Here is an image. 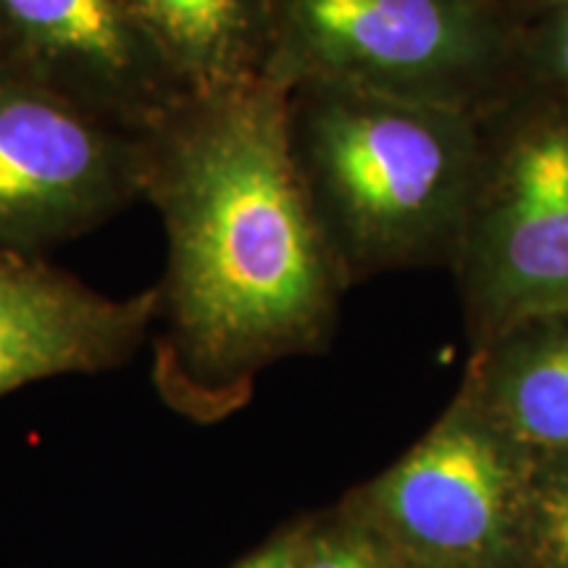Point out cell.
Listing matches in <instances>:
<instances>
[{
    "instance_id": "cell-1",
    "label": "cell",
    "mask_w": 568,
    "mask_h": 568,
    "mask_svg": "<svg viewBox=\"0 0 568 568\" xmlns=\"http://www.w3.org/2000/svg\"><path fill=\"white\" fill-rule=\"evenodd\" d=\"M287 95L266 71L184 92L142 132L145 187L169 240L155 345L163 395L237 379L316 351L335 326L347 276L305 193Z\"/></svg>"
},
{
    "instance_id": "cell-2",
    "label": "cell",
    "mask_w": 568,
    "mask_h": 568,
    "mask_svg": "<svg viewBox=\"0 0 568 568\" xmlns=\"http://www.w3.org/2000/svg\"><path fill=\"white\" fill-rule=\"evenodd\" d=\"M290 148L347 282L453 266L479 161V116L345 84L287 95Z\"/></svg>"
},
{
    "instance_id": "cell-3",
    "label": "cell",
    "mask_w": 568,
    "mask_h": 568,
    "mask_svg": "<svg viewBox=\"0 0 568 568\" xmlns=\"http://www.w3.org/2000/svg\"><path fill=\"white\" fill-rule=\"evenodd\" d=\"M264 71L479 116L524 84L521 24L495 0H266Z\"/></svg>"
},
{
    "instance_id": "cell-4",
    "label": "cell",
    "mask_w": 568,
    "mask_h": 568,
    "mask_svg": "<svg viewBox=\"0 0 568 568\" xmlns=\"http://www.w3.org/2000/svg\"><path fill=\"white\" fill-rule=\"evenodd\" d=\"M453 268L485 347L568 316V101L524 82L479 113V161Z\"/></svg>"
},
{
    "instance_id": "cell-5",
    "label": "cell",
    "mask_w": 568,
    "mask_h": 568,
    "mask_svg": "<svg viewBox=\"0 0 568 568\" xmlns=\"http://www.w3.org/2000/svg\"><path fill=\"white\" fill-rule=\"evenodd\" d=\"M145 187V142L0 63V245L71 237Z\"/></svg>"
},
{
    "instance_id": "cell-6",
    "label": "cell",
    "mask_w": 568,
    "mask_h": 568,
    "mask_svg": "<svg viewBox=\"0 0 568 568\" xmlns=\"http://www.w3.org/2000/svg\"><path fill=\"white\" fill-rule=\"evenodd\" d=\"M529 495L510 443L489 422L447 416L376 481L372 508L395 542L429 566L500 560L527 527Z\"/></svg>"
},
{
    "instance_id": "cell-7",
    "label": "cell",
    "mask_w": 568,
    "mask_h": 568,
    "mask_svg": "<svg viewBox=\"0 0 568 568\" xmlns=\"http://www.w3.org/2000/svg\"><path fill=\"white\" fill-rule=\"evenodd\" d=\"M0 63L130 132L184 95L130 0H0Z\"/></svg>"
},
{
    "instance_id": "cell-8",
    "label": "cell",
    "mask_w": 568,
    "mask_h": 568,
    "mask_svg": "<svg viewBox=\"0 0 568 568\" xmlns=\"http://www.w3.org/2000/svg\"><path fill=\"white\" fill-rule=\"evenodd\" d=\"M159 316V287L111 297L38 253L0 245V397L126 364Z\"/></svg>"
},
{
    "instance_id": "cell-9",
    "label": "cell",
    "mask_w": 568,
    "mask_h": 568,
    "mask_svg": "<svg viewBox=\"0 0 568 568\" xmlns=\"http://www.w3.org/2000/svg\"><path fill=\"white\" fill-rule=\"evenodd\" d=\"M184 92L243 82L266 63V0H130Z\"/></svg>"
},
{
    "instance_id": "cell-10",
    "label": "cell",
    "mask_w": 568,
    "mask_h": 568,
    "mask_svg": "<svg viewBox=\"0 0 568 568\" xmlns=\"http://www.w3.org/2000/svg\"><path fill=\"white\" fill-rule=\"evenodd\" d=\"M487 422L510 445L568 456V316L527 322L485 345Z\"/></svg>"
},
{
    "instance_id": "cell-11",
    "label": "cell",
    "mask_w": 568,
    "mask_h": 568,
    "mask_svg": "<svg viewBox=\"0 0 568 568\" xmlns=\"http://www.w3.org/2000/svg\"><path fill=\"white\" fill-rule=\"evenodd\" d=\"M524 82L568 101V3H542L518 19Z\"/></svg>"
},
{
    "instance_id": "cell-12",
    "label": "cell",
    "mask_w": 568,
    "mask_h": 568,
    "mask_svg": "<svg viewBox=\"0 0 568 568\" xmlns=\"http://www.w3.org/2000/svg\"><path fill=\"white\" fill-rule=\"evenodd\" d=\"M527 524L545 568H568V464L529 495Z\"/></svg>"
},
{
    "instance_id": "cell-13",
    "label": "cell",
    "mask_w": 568,
    "mask_h": 568,
    "mask_svg": "<svg viewBox=\"0 0 568 568\" xmlns=\"http://www.w3.org/2000/svg\"><path fill=\"white\" fill-rule=\"evenodd\" d=\"M303 568H382L376 550L353 531H324L301 539Z\"/></svg>"
},
{
    "instance_id": "cell-14",
    "label": "cell",
    "mask_w": 568,
    "mask_h": 568,
    "mask_svg": "<svg viewBox=\"0 0 568 568\" xmlns=\"http://www.w3.org/2000/svg\"><path fill=\"white\" fill-rule=\"evenodd\" d=\"M237 568H303L301 556V539H287V542L268 545L266 550L255 552L245 564Z\"/></svg>"
},
{
    "instance_id": "cell-15",
    "label": "cell",
    "mask_w": 568,
    "mask_h": 568,
    "mask_svg": "<svg viewBox=\"0 0 568 568\" xmlns=\"http://www.w3.org/2000/svg\"><path fill=\"white\" fill-rule=\"evenodd\" d=\"M495 3L506 6V9H508L510 13H516V17L521 19L524 13H529L531 9H535V6L539 3V0H495Z\"/></svg>"
},
{
    "instance_id": "cell-16",
    "label": "cell",
    "mask_w": 568,
    "mask_h": 568,
    "mask_svg": "<svg viewBox=\"0 0 568 568\" xmlns=\"http://www.w3.org/2000/svg\"><path fill=\"white\" fill-rule=\"evenodd\" d=\"M542 3H568V0H539L537 6H542ZM537 6H535V9H537Z\"/></svg>"
}]
</instances>
